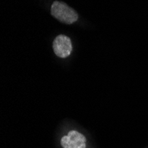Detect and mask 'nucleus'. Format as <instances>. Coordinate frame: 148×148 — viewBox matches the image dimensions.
<instances>
[{"mask_svg":"<svg viewBox=\"0 0 148 148\" xmlns=\"http://www.w3.org/2000/svg\"><path fill=\"white\" fill-rule=\"evenodd\" d=\"M63 148H86V138L76 130H70L60 139Z\"/></svg>","mask_w":148,"mask_h":148,"instance_id":"obj_2","label":"nucleus"},{"mask_svg":"<svg viewBox=\"0 0 148 148\" xmlns=\"http://www.w3.org/2000/svg\"><path fill=\"white\" fill-rule=\"evenodd\" d=\"M51 13L56 20L65 24H73L78 20L77 12L64 2L55 1L51 7Z\"/></svg>","mask_w":148,"mask_h":148,"instance_id":"obj_1","label":"nucleus"},{"mask_svg":"<svg viewBox=\"0 0 148 148\" xmlns=\"http://www.w3.org/2000/svg\"><path fill=\"white\" fill-rule=\"evenodd\" d=\"M52 48L55 54L62 59L69 57L73 49L70 38L65 35H60L54 39Z\"/></svg>","mask_w":148,"mask_h":148,"instance_id":"obj_3","label":"nucleus"}]
</instances>
